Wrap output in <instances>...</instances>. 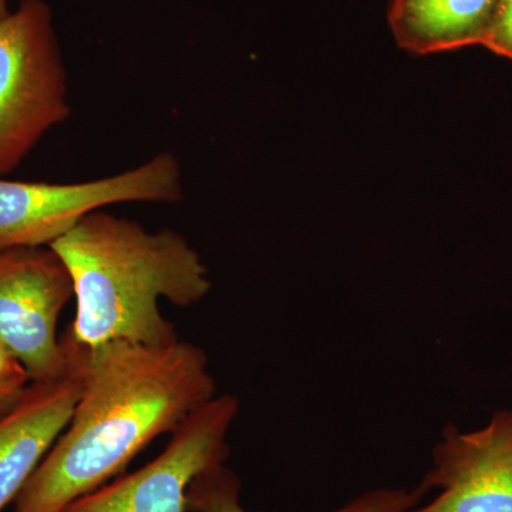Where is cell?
Returning a JSON list of instances; mask_svg holds the SVG:
<instances>
[{"mask_svg": "<svg viewBox=\"0 0 512 512\" xmlns=\"http://www.w3.org/2000/svg\"><path fill=\"white\" fill-rule=\"evenodd\" d=\"M10 2L12 0H0V19L6 18L10 13Z\"/></svg>", "mask_w": 512, "mask_h": 512, "instance_id": "14", "label": "cell"}, {"mask_svg": "<svg viewBox=\"0 0 512 512\" xmlns=\"http://www.w3.org/2000/svg\"><path fill=\"white\" fill-rule=\"evenodd\" d=\"M427 493L421 485L379 488L353 498L332 512H410ZM188 512H247L241 504V481L227 464L212 468L192 481L187 491Z\"/></svg>", "mask_w": 512, "mask_h": 512, "instance_id": "10", "label": "cell"}, {"mask_svg": "<svg viewBox=\"0 0 512 512\" xmlns=\"http://www.w3.org/2000/svg\"><path fill=\"white\" fill-rule=\"evenodd\" d=\"M238 413V397L217 394L173 431L160 456L77 498L62 512H188L192 481L227 464L228 434Z\"/></svg>", "mask_w": 512, "mask_h": 512, "instance_id": "5", "label": "cell"}, {"mask_svg": "<svg viewBox=\"0 0 512 512\" xmlns=\"http://www.w3.org/2000/svg\"><path fill=\"white\" fill-rule=\"evenodd\" d=\"M20 397H12L6 396V394H0V417L5 416L6 413L10 412V410H12L13 407L18 404Z\"/></svg>", "mask_w": 512, "mask_h": 512, "instance_id": "13", "label": "cell"}, {"mask_svg": "<svg viewBox=\"0 0 512 512\" xmlns=\"http://www.w3.org/2000/svg\"><path fill=\"white\" fill-rule=\"evenodd\" d=\"M500 0H392L397 45L414 55L484 45Z\"/></svg>", "mask_w": 512, "mask_h": 512, "instance_id": "9", "label": "cell"}, {"mask_svg": "<svg viewBox=\"0 0 512 512\" xmlns=\"http://www.w3.org/2000/svg\"><path fill=\"white\" fill-rule=\"evenodd\" d=\"M67 73L45 0H20L0 19V177L69 119Z\"/></svg>", "mask_w": 512, "mask_h": 512, "instance_id": "3", "label": "cell"}, {"mask_svg": "<svg viewBox=\"0 0 512 512\" xmlns=\"http://www.w3.org/2000/svg\"><path fill=\"white\" fill-rule=\"evenodd\" d=\"M50 248L72 276L76 299V315L63 336L87 348L174 345L180 338L158 302L190 308L212 288L207 266L183 235L150 232L103 211L84 217Z\"/></svg>", "mask_w": 512, "mask_h": 512, "instance_id": "2", "label": "cell"}, {"mask_svg": "<svg viewBox=\"0 0 512 512\" xmlns=\"http://www.w3.org/2000/svg\"><path fill=\"white\" fill-rule=\"evenodd\" d=\"M431 458L420 485L436 497L410 512H512V407L478 429L448 423Z\"/></svg>", "mask_w": 512, "mask_h": 512, "instance_id": "7", "label": "cell"}, {"mask_svg": "<svg viewBox=\"0 0 512 512\" xmlns=\"http://www.w3.org/2000/svg\"><path fill=\"white\" fill-rule=\"evenodd\" d=\"M483 46L495 55L512 60V0L498 3L493 26Z\"/></svg>", "mask_w": 512, "mask_h": 512, "instance_id": "11", "label": "cell"}, {"mask_svg": "<svg viewBox=\"0 0 512 512\" xmlns=\"http://www.w3.org/2000/svg\"><path fill=\"white\" fill-rule=\"evenodd\" d=\"M29 383L30 379L25 367L20 365L0 342V394L20 397Z\"/></svg>", "mask_w": 512, "mask_h": 512, "instance_id": "12", "label": "cell"}, {"mask_svg": "<svg viewBox=\"0 0 512 512\" xmlns=\"http://www.w3.org/2000/svg\"><path fill=\"white\" fill-rule=\"evenodd\" d=\"M79 377L32 382L18 404L0 417V512L16 500L55 446L79 402Z\"/></svg>", "mask_w": 512, "mask_h": 512, "instance_id": "8", "label": "cell"}, {"mask_svg": "<svg viewBox=\"0 0 512 512\" xmlns=\"http://www.w3.org/2000/svg\"><path fill=\"white\" fill-rule=\"evenodd\" d=\"M183 192V170L171 153L87 183H28L0 177V249L50 247L101 208L123 202L174 204Z\"/></svg>", "mask_w": 512, "mask_h": 512, "instance_id": "4", "label": "cell"}, {"mask_svg": "<svg viewBox=\"0 0 512 512\" xmlns=\"http://www.w3.org/2000/svg\"><path fill=\"white\" fill-rule=\"evenodd\" d=\"M72 298V276L52 248L0 249V342L30 383L69 373L57 323Z\"/></svg>", "mask_w": 512, "mask_h": 512, "instance_id": "6", "label": "cell"}, {"mask_svg": "<svg viewBox=\"0 0 512 512\" xmlns=\"http://www.w3.org/2000/svg\"><path fill=\"white\" fill-rule=\"evenodd\" d=\"M79 377L72 419L15 500V512H62L120 476L163 434L217 396L207 353L185 340L163 348L60 338Z\"/></svg>", "mask_w": 512, "mask_h": 512, "instance_id": "1", "label": "cell"}]
</instances>
